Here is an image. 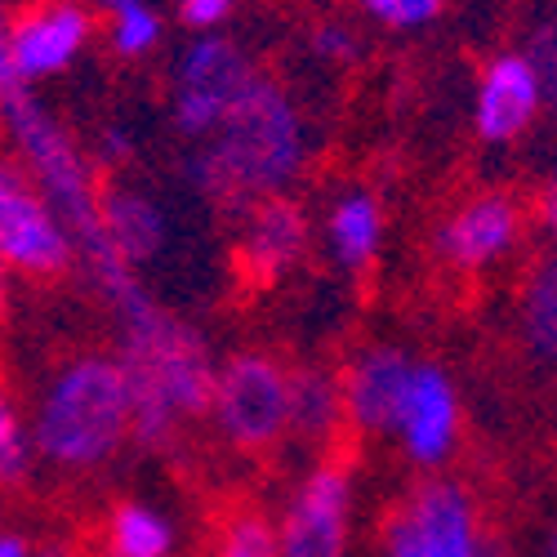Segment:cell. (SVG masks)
Wrapping results in <instances>:
<instances>
[{
    "label": "cell",
    "mask_w": 557,
    "mask_h": 557,
    "mask_svg": "<svg viewBox=\"0 0 557 557\" xmlns=\"http://www.w3.org/2000/svg\"><path fill=\"white\" fill-rule=\"evenodd\" d=\"M108 317L116 326L112 352L134 397V446L144 455H170L188 424L206 420L219 357L193 321L152 290H138Z\"/></svg>",
    "instance_id": "cell-1"
},
{
    "label": "cell",
    "mask_w": 557,
    "mask_h": 557,
    "mask_svg": "<svg viewBox=\"0 0 557 557\" xmlns=\"http://www.w3.org/2000/svg\"><path fill=\"white\" fill-rule=\"evenodd\" d=\"M0 138H5V148H10V161L36 183V193L50 201V210L72 232L76 268L85 272V282L95 286L99 304L112 308L144 286V276L129 272L103 237L99 165L89 157V148L72 134V125L50 103H40L32 89H14V95L0 99Z\"/></svg>",
    "instance_id": "cell-2"
},
{
    "label": "cell",
    "mask_w": 557,
    "mask_h": 557,
    "mask_svg": "<svg viewBox=\"0 0 557 557\" xmlns=\"http://www.w3.org/2000/svg\"><path fill=\"white\" fill-rule=\"evenodd\" d=\"M312 161V125L299 99L276 76H259L255 89L242 99L206 144L193 148L188 188L219 210L223 219H237L268 197H286L299 188Z\"/></svg>",
    "instance_id": "cell-3"
},
{
    "label": "cell",
    "mask_w": 557,
    "mask_h": 557,
    "mask_svg": "<svg viewBox=\"0 0 557 557\" xmlns=\"http://www.w3.org/2000/svg\"><path fill=\"white\" fill-rule=\"evenodd\" d=\"M36 463L63 478H95L134 446L129 380L108 348H81L45 375L27 414Z\"/></svg>",
    "instance_id": "cell-4"
},
{
    "label": "cell",
    "mask_w": 557,
    "mask_h": 557,
    "mask_svg": "<svg viewBox=\"0 0 557 557\" xmlns=\"http://www.w3.org/2000/svg\"><path fill=\"white\" fill-rule=\"evenodd\" d=\"M206 424L242 459L282 450L290 442V361L255 344L219 357Z\"/></svg>",
    "instance_id": "cell-5"
},
{
    "label": "cell",
    "mask_w": 557,
    "mask_h": 557,
    "mask_svg": "<svg viewBox=\"0 0 557 557\" xmlns=\"http://www.w3.org/2000/svg\"><path fill=\"white\" fill-rule=\"evenodd\" d=\"M491 548L473 486L446 473L410 482L380 522V557H491Z\"/></svg>",
    "instance_id": "cell-6"
},
{
    "label": "cell",
    "mask_w": 557,
    "mask_h": 557,
    "mask_svg": "<svg viewBox=\"0 0 557 557\" xmlns=\"http://www.w3.org/2000/svg\"><path fill=\"white\" fill-rule=\"evenodd\" d=\"M263 76V63L246 50L237 36H188V45L174 54L165 112L178 138L206 144V138L242 108V99Z\"/></svg>",
    "instance_id": "cell-7"
},
{
    "label": "cell",
    "mask_w": 557,
    "mask_h": 557,
    "mask_svg": "<svg viewBox=\"0 0 557 557\" xmlns=\"http://www.w3.org/2000/svg\"><path fill=\"white\" fill-rule=\"evenodd\" d=\"M527 237H531L527 201L508 188H478L437 214L429 232V250L442 272L459 276V282H482L504 263H513Z\"/></svg>",
    "instance_id": "cell-8"
},
{
    "label": "cell",
    "mask_w": 557,
    "mask_h": 557,
    "mask_svg": "<svg viewBox=\"0 0 557 557\" xmlns=\"http://www.w3.org/2000/svg\"><path fill=\"white\" fill-rule=\"evenodd\" d=\"M276 557H352L357 478L339 455H321L290 482L272 513Z\"/></svg>",
    "instance_id": "cell-9"
},
{
    "label": "cell",
    "mask_w": 557,
    "mask_h": 557,
    "mask_svg": "<svg viewBox=\"0 0 557 557\" xmlns=\"http://www.w3.org/2000/svg\"><path fill=\"white\" fill-rule=\"evenodd\" d=\"M388 442L397 446L406 469H414L420 478L450 469V459L463 446V393L450 366L433 357H414Z\"/></svg>",
    "instance_id": "cell-10"
},
{
    "label": "cell",
    "mask_w": 557,
    "mask_h": 557,
    "mask_svg": "<svg viewBox=\"0 0 557 557\" xmlns=\"http://www.w3.org/2000/svg\"><path fill=\"white\" fill-rule=\"evenodd\" d=\"M0 259L14 276L36 286L63 282L67 272H76L72 232L10 157H0Z\"/></svg>",
    "instance_id": "cell-11"
},
{
    "label": "cell",
    "mask_w": 557,
    "mask_h": 557,
    "mask_svg": "<svg viewBox=\"0 0 557 557\" xmlns=\"http://www.w3.org/2000/svg\"><path fill=\"white\" fill-rule=\"evenodd\" d=\"M99 40L89 0H27L10 23V59L23 89L67 76Z\"/></svg>",
    "instance_id": "cell-12"
},
{
    "label": "cell",
    "mask_w": 557,
    "mask_h": 557,
    "mask_svg": "<svg viewBox=\"0 0 557 557\" xmlns=\"http://www.w3.org/2000/svg\"><path fill=\"white\" fill-rule=\"evenodd\" d=\"M237 223V242H232V263H237L242 282L263 290V286H282L286 276H295L317 242V219L312 210L286 193V197H268L250 206L246 214L232 219Z\"/></svg>",
    "instance_id": "cell-13"
},
{
    "label": "cell",
    "mask_w": 557,
    "mask_h": 557,
    "mask_svg": "<svg viewBox=\"0 0 557 557\" xmlns=\"http://www.w3.org/2000/svg\"><path fill=\"white\" fill-rule=\"evenodd\" d=\"M544 108H548V99L540 89V76L531 72L518 45L482 59V67L473 76V99H469V125L482 148H491V152L518 148L544 121Z\"/></svg>",
    "instance_id": "cell-14"
},
{
    "label": "cell",
    "mask_w": 557,
    "mask_h": 557,
    "mask_svg": "<svg viewBox=\"0 0 557 557\" xmlns=\"http://www.w3.org/2000/svg\"><path fill=\"white\" fill-rule=\"evenodd\" d=\"M317 246L326 263L361 282L380 268L384 246H388V206L370 183H339L326 193V206L317 214Z\"/></svg>",
    "instance_id": "cell-15"
},
{
    "label": "cell",
    "mask_w": 557,
    "mask_h": 557,
    "mask_svg": "<svg viewBox=\"0 0 557 557\" xmlns=\"http://www.w3.org/2000/svg\"><path fill=\"white\" fill-rule=\"evenodd\" d=\"M99 223H103V237L116 250V259L144 276L152 263L170 259L174 237H178V223L174 210L138 178H108L103 193H99Z\"/></svg>",
    "instance_id": "cell-16"
},
{
    "label": "cell",
    "mask_w": 557,
    "mask_h": 557,
    "mask_svg": "<svg viewBox=\"0 0 557 557\" xmlns=\"http://www.w3.org/2000/svg\"><path fill=\"white\" fill-rule=\"evenodd\" d=\"M414 352L388 339H370L352 348L339 366V393H344V424L357 437H388L397 406L410 380Z\"/></svg>",
    "instance_id": "cell-17"
},
{
    "label": "cell",
    "mask_w": 557,
    "mask_h": 557,
    "mask_svg": "<svg viewBox=\"0 0 557 557\" xmlns=\"http://www.w3.org/2000/svg\"><path fill=\"white\" fill-rule=\"evenodd\" d=\"M183 531L174 513L157 499L125 495L112 499L99 527V557H178Z\"/></svg>",
    "instance_id": "cell-18"
},
{
    "label": "cell",
    "mask_w": 557,
    "mask_h": 557,
    "mask_svg": "<svg viewBox=\"0 0 557 557\" xmlns=\"http://www.w3.org/2000/svg\"><path fill=\"white\" fill-rule=\"evenodd\" d=\"M344 393L339 370L326 361L290 366V442L308 450H331L344 433Z\"/></svg>",
    "instance_id": "cell-19"
},
{
    "label": "cell",
    "mask_w": 557,
    "mask_h": 557,
    "mask_svg": "<svg viewBox=\"0 0 557 557\" xmlns=\"http://www.w3.org/2000/svg\"><path fill=\"white\" fill-rule=\"evenodd\" d=\"M513 326L531 361L557 366V250H540L522 268L513 295Z\"/></svg>",
    "instance_id": "cell-20"
},
{
    "label": "cell",
    "mask_w": 557,
    "mask_h": 557,
    "mask_svg": "<svg viewBox=\"0 0 557 557\" xmlns=\"http://www.w3.org/2000/svg\"><path fill=\"white\" fill-rule=\"evenodd\" d=\"M99 36L116 63H148L165 45V10L157 0H89Z\"/></svg>",
    "instance_id": "cell-21"
},
{
    "label": "cell",
    "mask_w": 557,
    "mask_h": 557,
    "mask_svg": "<svg viewBox=\"0 0 557 557\" xmlns=\"http://www.w3.org/2000/svg\"><path fill=\"white\" fill-rule=\"evenodd\" d=\"M36 473V446L23 401L0 384V491H23Z\"/></svg>",
    "instance_id": "cell-22"
},
{
    "label": "cell",
    "mask_w": 557,
    "mask_h": 557,
    "mask_svg": "<svg viewBox=\"0 0 557 557\" xmlns=\"http://www.w3.org/2000/svg\"><path fill=\"white\" fill-rule=\"evenodd\" d=\"M201 557H276L272 513H263V508H232Z\"/></svg>",
    "instance_id": "cell-23"
},
{
    "label": "cell",
    "mask_w": 557,
    "mask_h": 557,
    "mask_svg": "<svg viewBox=\"0 0 557 557\" xmlns=\"http://www.w3.org/2000/svg\"><path fill=\"white\" fill-rule=\"evenodd\" d=\"M357 10L393 36H414L437 27L450 10V0H357Z\"/></svg>",
    "instance_id": "cell-24"
},
{
    "label": "cell",
    "mask_w": 557,
    "mask_h": 557,
    "mask_svg": "<svg viewBox=\"0 0 557 557\" xmlns=\"http://www.w3.org/2000/svg\"><path fill=\"white\" fill-rule=\"evenodd\" d=\"M518 50L531 63V72L540 76L544 99L557 103V5H548V10H540V14L527 18Z\"/></svg>",
    "instance_id": "cell-25"
},
{
    "label": "cell",
    "mask_w": 557,
    "mask_h": 557,
    "mask_svg": "<svg viewBox=\"0 0 557 557\" xmlns=\"http://www.w3.org/2000/svg\"><path fill=\"white\" fill-rule=\"evenodd\" d=\"M304 50H308L312 63L339 72V67H352V63L361 59V36H357V27L344 23V18H321V23L308 27Z\"/></svg>",
    "instance_id": "cell-26"
},
{
    "label": "cell",
    "mask_w": 557,
    "mask_h": 557,
    "mask_svg": "<svg viewBox=\"0 0 557 557\" xmlns=\"http://www.w3.org/2000/svg\"><path fill=\"white\" fill-rule=\"evenodd\" d=\"M170 14L188 36H219L237 18V0H174Z\"/></svg>",
    "instance_id": "cell-27"
},
{
    "label": "cell",
    "mask_w": 557,
    "mask_h": 557,
    "mask_svg": "<svg viewBox=\"0 0 557 557\" xmlns=\"http://www.w3.org/2000/svg\"><path fill=\"white\" fill-rule=\"evenodd\" d=\"M89 157L95 165H108V170H125L134 157H138V134L125 125V121H108L95 129V144H89Z\"/></svg>",
    "instance_id": "cell-28"
},
{
    "label": "cell",
    "mask_w": 557,
    "mask_h": 557,
    "mask_svg": "<svg viewBox=\"0 0 557 557\" xmlns=\"http://www.w3.org/2000/svg\"><path fill=\"white\" fill-rule=\"evenodd\" d=\"M527 214H531V227L544 237V250H557V165L535 183Z\"/></svg>",
    "instance_id": "cell-29"
},
{
    "label": "cell",
    "mask_w": 557,
    "mask_h": 557,
    "mask_svg": "<svg viewBox=\"0 0 557 557\" xmlns=\"http://www.w3.org/2000/svg\"><path fill=\"white\" fill-rule=\"evenodd\" d=\"M10 23H14V10H10V0H0V99L23 89L14 76V59H10Z\"/></svg>",
    "instance_id": "cell-30"
},
{
    "label": "cell",
    "mask_w": 557,
    "mask_h": 557,
    "mask_svg": "<svg viewBox=\"0 0 557 557\" xmlns=\"http://www.w3.org/2000/svg\"><path fill=\"white\" fill-rule=\"evenodd\" d=\"M32 553H36V540L27 531L0 527V557H32Z\"/></svg>",
    "instance_id": "cell-31"
},
{
    "label": "cell",
    "mask_w": 557,
    "mask_h": 557,
    "mask_svg": "<svg viewBox=\"0 0 557 557\" xmlns=\"http://www.w3.org/2000/svg\"><path fill=\"white\" fill-rule=\"evenodd\" d=\"M10 282H14V272L0 259V326H5V317H10Z\"/></svg>",
    "instance_id": "cell-32"
},
{
    "label": "cell",
    "mask_w": 557,
    "mask_h": 557,
    "mask_svg": "<svg viewBox=\"0 0 557 557\" xmlns=\"http://www.w3.org/2000/svg\"><path fill=\"white\" fill-rule=\"evenodd\" d=\"M32 557H76L67 544H59V540H50V544H36V553Z\"/></svg>",
    "instance_id": "cell-33"
},
{
    "label": "cell",
    "mask_w": 557,
    "mask_h": 557,
    "mask_svg": "<svg viewBox=\"0 0 557 557\" xmlns=\"http://www.w3.org/2000/svg\"><path fill=\"white\" fill-rule=\"evenodd\" d=\"M491 557H504V553H499V544H495V548H491Z\"/></svg>",
    "instance_id": "cell-34"
},
{
    "label": "cell",
    "mask_w": 557,
    "mask_h": 557,
    "mask_svg": "<svg viewBox=\"0 0 557 557\" xmlns=\"http://www.w3.org/2000/svg\"><path fill=\"white\" fill-rule=\"evenodd\" d=\"M553 553H557V535H553Z\"/></svg>",
    "instance_id": "cell-35"
},
{
    "label": "cell",
    "mask_w": 557,
    "mask_h": 557,
    "mask_svg": "<svg viewBox=\"0 0 557 557\" xmlns=\"http://www.w3.org/2000/svg\"><path fill=\"white\" fill-rule=\"evenodd\" d=\"M553 108H557V103H553Z\"/></svg>",
    "instance_id": "cell-36"
}]
</instances>
